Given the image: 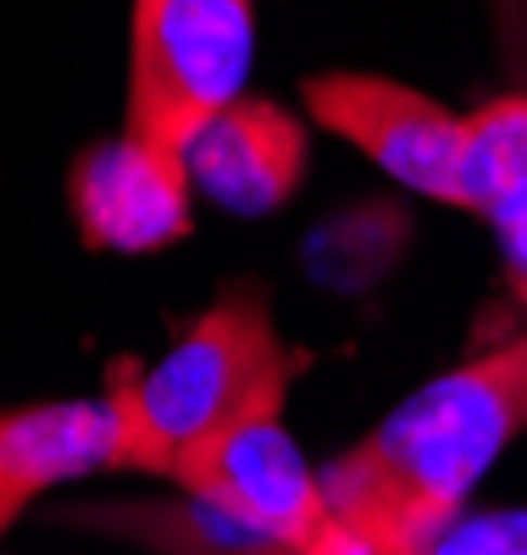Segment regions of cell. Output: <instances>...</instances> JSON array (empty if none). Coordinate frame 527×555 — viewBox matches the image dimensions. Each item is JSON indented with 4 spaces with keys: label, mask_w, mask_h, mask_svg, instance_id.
I'll use <instances>...</instances> for the list:
<instances>
[{
    "label": "cell",
    "mask_w": 527,
    "mask_h": 555,
    "mask_svg": "<svg viewBox=\"0 0 527 555\" xmlns=\"http://www.w3.org/2000/svg\"><path fill=\"white\" fill-rule=\"evenodd\" d=\"M73 522L112 528L123 539H139V544L162 550V555H211V550L256 539L239 522H228L217 505H206L201 494H189V505H167V500H151V505H89V512H78Z\"/></svg>",
    "instance_id": "obj_10"
},
{
    "label": "cell",
    "mask_w": 527,
    "mask_h": 555,
    "mask_svg": "<svg viewBox=\"0 0 527 555\" xmlns=\"http://www.w3.org/2000/svg\"><path fill=\"white\" fill-rule=\"evenodd\" d=\"M250 62V0H133L123 128L183 151L206 117L245 95Z\"/></svg>",
    "instance_id": "obj_3"
},
{
    "label": "cell",
    "mask_w": 527,
    "mask_h": 555,
    "mask_svg": "<svg viewBox=\"0 0 527 555\" xmlns=\"http://www.w3.org/2000/svg\"><path fill=\"white\" fill-rule=\"evenodd\" d=\"M500 245H505L511 289H516V295H522V306H527V217H522V222H511V228H500Z\"/></svg>",
    "instance_id": "obj_12"
},
{
    "label": "cell",
    "mask_w": 527,
    "mask_h": 555,
    "mask_svg": "<svg viewBox=\"0 0 527 555\" xmlns=\"http://www.w3.org/2000/svg\"><path fill=\"white\" fill-rule=\"evenodd\" d=\"M172 483L183 494H201L256 539L322 550V555L333 544L322 473H311L306 455L295 450L290 428H283V405H261L239 416L233 428L211 434L206 444H195L172 467Z\"/></svg>",
    "instance_id": "obj_4"
},
{
    "label": "cell",
    "mask_w": 527,
    "mask_h": 555,
    "mask_svg": "<svg viewBox=\"0 0 527 555\" xmlns=\"http://www.w3.org/2000/svg\"><path fill=\"white\" fill-rule=\"evenodd\" d=\"M455 211L511 228L527 217V95H500L461 117Z\"/></svg>",
    "instance_id": "obj_9"
},
{
    "label": "cell",
    "mask_w": 527,
    "mask_h": 555,
    "mask_svg": "<svg viewBox=\"0 0 527 555\" xmlns=\"http://www.w3.org/2000/svg\"><path fill=\"white\" fill-rule=\"evenodd\" d=\"M117 423L101 400H56V405H23L0 411V489L34 500L39 489L83 478L94 467L112 473Z\"/></svg>",
    "instance_id": "obj_8"
},
{
    "label": "cell",
    "mask_w": 527,
    "mask_h": 555,
    "mask_svg": "<svg viewBox=\"0 0 527 555\" xmlns=\"http://www.w3.org/2000/svg\"><path fill=\"white\" fill-rule=\"evenodd\" d=\"M311 139L295 112L278 101L239 95L217 117H206L183 145V167L195 195L217 201L233 217H267L300 190Z\"/></svg>",
    "instance_id": "obj_7"
},
{
    "label": "cell",
    "mask_w": 527,
    "mask_h": 555,
    "mask_svg": "<svg viewBox=\"0 0 527 555\" xmlns=\"http://www.w3.org/2000/svg\"><path fill=\"white\" fill-rule=\"evenodd\" d=\"M73 228L89 250L112 256H151L195 228V183H189L183 151L123 128L106 145H89L67 172Z\"/></svg>",
    "instance_id": "obj_6"
},
{
    "label": "cell",
    "mask_w": 527,
    "mask_h": 555,
    "mask_svg": "<svg viewBox=\"0 0 527 555\" xmlns=\"http://www.w3.org/2000/svg\"><path fill=\"white\" fill-rule=\"evenodd\" d=\"M23 505H28V500H17L12 489H0V533H7V528L23 517Z\"/></svg>",
    "instance_id": "obj_15"
},
{
    "label": "cell",
    "mask_w": 527,
    "mask_h": 555,
    "mask_svg": "<svg viewBox=\"0 0 527 555\" xmlns=\"http://www.w3.org/2000/svg\"><path fill=\"white\" fill-rule=\"evenodd\" d=\"M211 555H322V550H295V544H272V539H250V544H228Z\"/></svg>",
    "instance_id": "obj_14"
},
{
    "label": "cell",
    "mask_w": 527,
    "mask_h": 555,
    "mask_svg": "<svg viewBox=\"0 0 527 555\" xmlns=\"http://www.w3.org/2000/svg\"><path fill=\"white\" fill-rule=\"evenodd\" d=\"M411 555H527V505L500 512H455L439 522Z\"/></svg>",
    "instance_id": "obj_11"
},
{
    "label": "cell",
    "mask_w": 527,
    "mask_h": 555,
    "mask_svg": "<svg viewBox=\"0 0 527 555\" xmlns=\"http://www.w3.org/2000/svg\"><path fill=\"white\" fill-rule=\"evenodd\" d=\"M527 434V328L427 378L383 423L322 467L327 555H411L466 512L511 439Z\"/></svg>",
    "instance_id": "obj_1"
},
{
    "label": "cell",
    "mask_w": 527,
    "mask_h": 555,
    "mask_svg": "<svg viewBox=\"0 0 527 555\" xmlns=\"http://www.w3.org/2000/svg\"><path fill=\"white\" fill-rule=\"evenodd\" d=\"M306 112L327 133L377 162L395 183L455 206V167H461V112L439 106L411 83L377 73H322L306 78Z\"/></svg>",
    "instance_id": "obj_5"
},
{
    "label": "cell",
    "mask_w": 527,
    "mask_h": 555,
    "mask_svg": "<svg viewBox=\"0 0 527 555\" xmlns=\"http://www.w3.org/2000/svg\"><path fill=\"white\" fill-rule=\"evenodd\" d=\"M306 356L278 334L272 306L256 289H228L189 317L172 345L145 361H117L106 405L117 423L112 473L172 478V467L261 405H283Z\"/></svg>",
    "instance_id": "obj_2"
},
{
    "label": "cell",
    "mask_w": 527,
    "mask_h": 555,
    "mask_svg": "<svg viewBox=\"0 0 527 555\" xmlns=\"http://www.w3.org/2000/svg\"><path fill=\"white\" fill-rule=\"evenodd\" d=\"M489 7H494L500 34H505L511 44H522V39H527V0H489Z\"/></svg>",
    "instance_id": "obj_13"
}]
</instances>
